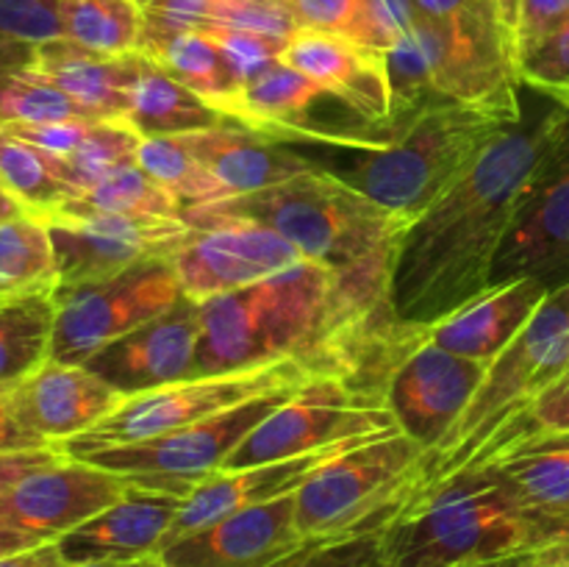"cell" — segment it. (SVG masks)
Returning <instances> with one entry per match:
<instances>
[{
  "label": "cell",
  "mask_w": 569,
  "mask_h": 567,
  "mask_svg": "<svg viewBox=\"0 0 569 567\" xmlns=\"http://www.w3.org/2000/svg\"><path fill=\"white\" fill-rule=\"evenodd\" d=\"M567 111L569 103L526 87L520 120L456 187L406 222L389 267V306L400 326H431L492 284L528 178Z\"/></svg>",
  "instance_id": "cell-1"
},
{
  "label": "cell",
  "mask_w": 569,
  "mask_h": 567,
  "mask_svg": "<svg viewBox=\"0 0 569 567\" xmlns=\"http://www.w3.org/2000/svg\"><path fill=\"white\" fill-rule=\"evenodd\" d=\"M569 526L528 509L492 465L417 487L383 528L389 567H456L531 554Z\"/></svg>",
  "instance_id": "cell-2"
},
{
  "label": "cell",
  "mask_w": 569,
  "mask_h": 567,
  "mask_svg": "<svg viewBox=\"0 0 569 567\" xmlns=\"http://www.w3.org/2000/svg\"><path fill=\"white\" fill-rule=\"evenodd\" d=\"M181 220L189 228L220 222L272 228L306 259L337 272L389 270L395 245L406 228L400 217L320 165L261 192L187 206Z\"/></svg>",
  "instance_id": "cell-3"
},
{
  "label": "cell",
  "mask_w": 569,
  "mask_h": 567,
  "mask_svg": "<svg viewBox=\"0 0 569 567\" xmlns=\"http://www.w3.org/2000/svg\"><path fill=\"white\" fill-rule=\"evenodd\" d=\"M383 59L392 122L433 100L481 106L511 122L522 117L526 83L498 0L445 20L420 17Z\"/></svg>",
  "instance_id": "cell-4"
},
{
  "label": "cell",
  "mask_w": 569,
  "mask_h": 567,
  "mask_svg": "<svg viewBox=\"0 0 569 567\" xmlns=\"http://www.w3.org/2000/svg\"><path fill=\"white\" fill-rule=\"evenodd\" d=\"M509 126L515 122L481 106L433 100L400 117L383 148L353 150L359 165L339 178L411 222L456 187Z\"/></svg>",
  "instance_id": "cell-5"
},
{
  "label": "cell",
  "mask_w": 569,
  "mask_h": 567,
  "mask_svg": "<svg viewBox=\"0 0 569 567\" xmlns=\"http://www.w3.org/2000/svg\"><path fill=\"white\" fill-rule=\"evenodd\" d=\"M569 370V281L548 292L531 320L509 348L487 367L481 389L453 426V431L428 454L420 487L453 476L470 465L483 445L515 420L542 389Z\"/></svg>",
  "instance_id": "cell-6"
},
{
  "label": "cell",
  "mask_w": 569,
  "mask_h": 567,
  "mask_svg": "<svg viewBox=\"0 0 569 567\" xmlns=\"http://www.w3.org/2000/svg\"><path fill=\"white\" fill-rule=\"evenodd\" d=\"M428 450L403 431L381 434L311 472L295 493L303 539L387 528L426 476Z\"/></svg>",
  "instance_id": "cell-7"
},
{
  "label": "cell",
  "mask_w": 569,
  "mask_h": 567,
  "mask_svg": "<svg viewBox=\"0 0 569 567\" xmlns=\"http://www.w3.org/2000/svg\"><path fill=\"white\" fill-rule=\"evenodd\" d=\"M311 378H317V372L298 359L270 361V365L248 367V370L198 372L183 381L131 395L100 426H94L83 437L64 442L61 450L76 454V450L109 448V445L148 442V439L164 437L178 428L192 426V422L209 420L220 411L248 404L261 395L298 389Z\"/></svg>",
  "instance_id": "cell-8"
},
{
  "label": "cell",
  "mask_w": 569,
  "mask_h": 567,
  "mask_svg": "<svg viewBox=\"0 0 569 567\" xmlns=\"http://www.w3.org/2000/svg\"><path fill=\"white\" fill-rule=\"evenodd\" d=\"M398 431L381 389L339 376H317L295 389L248 434L226 470L295 459L345 442Z\"/></svg>",
  "instance_id": "cell-9"
},
{
  "label": "cell",
  "mask_w": 569,
  "mask_h": 567,
  "mask_svg": "<svg viewBox=\"0 0 569 567\" xmlns=\"http://www.w3.org/2000/svg\"><path fill=\"white\" fill-rule=\"evenodd\" d=\"M295 389L261 395V398L220 411L209 420L192 422L187 428L148 439L137 445H109V448L76 450L72 459L92 461L103 470L117 472L131 487L187 498L200 481L226 470L228 459L237 454L248 434L283 404Z\"/></svg>",
  "instance_id": "cell-10"
},
{
  "label": "cell",
  "mask_w": 569,
  "mask_h": 567,
  "mask_svg": "<svg viewBox=\"0 0 569 567\" xmlns=\"http://www.w3.org/2000/svg\"><path fill=\"white\" fill-rule=\"evenodd\" d=\"M487 367L439 348L417 326H398L378 359L376 384L398 431L428 454L453 431L481 389Z\"/></svg>",
  "instance_id": "cell-11"
},
{
  "label": "cell",
  "mask_w": 569,
  "mask_h": 567,
  "mask_svg": "<svg viewBox=\"0 0 569 567\" xmlns=\"http://www.w3.org/2000/svg\"><path fill=\"white\" fill-rule=\"evenodd\" d=\"M187 298L170 259L139 261L103 281L59 287L50 359L83 365L114 339L167 315Z\"/></svg>",
  "instance_id": "cell-12"
},
{
  "label": "cell",
  "mask_w": 569,
  "mask_h": 567,
  "mask_svg": "<svg viewBox=\"0 0 569 567\" xmlns=\"http://www.w3.org/2000/svg\"><path fill=\"white\" fill-rule=\"evenodd\" d=\"M226 117L276 142H317L339 150H378L395 131V126H376L361 117L342 98L283 61L253 78L228 106Z\"/></svg>",
  "instance_id": "cell-13"
},
{
  "label": "cell",
  "mask_w": 569,
  "mask_h": 567,
  "mask_svg": "<svg viewBox=\"0 0 569 567\" xmlns=\"http://www.w3.org/2000/svg\"><path fill=\"white\" fill-rule=\"evenodd\" d=\"M517 276H539L550 287L569 281V111L528 178L520 209L495 261L492 284Z\"/></svg>",
  "instance_id": "cell-14"
},
{
  "label": "cell",
  "mask_w": 569,
  "mask_h": 567,
  "mask_svg": "<svg viewBox=\"0 0 569 567\" xmlns=\"http://www.w3.org/2000/svg\"><path fill=\"white\" fill-rule=\"evenodd\" d=\"M183 295L194 304L237 292L306 261L289 239L256 222H220L192 228L172 253Z\"/></svg>",
  "instance_id": "cell-15"
},
{
  "label": "cell",
  "mask_w": 569,
  "mask_h": 567,
  "mask_svg": "<svg viewBox=\"0 0 569 567\" xmlns=\"http://www.w3.org/2000/svg\"><path fill=\"white\" fill-rule=\"evenodd\" d=\"M128 487L117 472L64 454L0 495V526L53 543L117 504Z\"/></svg>",
  "instance_id": "cell-16"
},
{
  "label": "cell",
  "mask_w": 569,
  "mask_h": 567,
  "mask_svg": "<svg viewBox=\"0 0 569 567\" xmlns=\"http://www.w3.org/2000/svg\"><path fill=\"white\" fill-rule=\"evenodd\" d=\"M44 226L59 261V287L114 278L148 259H172L192 231L181 217H87Z\"/></svg>",
  "instance_id": "cell-17"
},
{
  "label": "cell",
  "mask_w": 569,
  "mask_h": 567,
  "mask_svg": "<svg viewBox=\"0 0 569 567\" xmlns=\"http://www.w3.org/2000/svg\"><path fill=\"white\" fill-rule=\"evenodd\" d=\"M200 306L183 298L176 309L114 339L83 367L131 398L198 376Z\"/></svg>",
  "instance_id": "cell-18"
},
{
  "label": "cell",
  "mask_w": 569,
  "mask_h": 567,
  "mask_svg": "<svg viewBox=\"0 0 569 567\" xmlns=\"http://www.w3.org/2000/svg\"><path fill=\"white\" fill-rule=\"evenodd\" d=\"M303 543L289 493L178 537L161 548L159 559L164 567H272Z\"/></svg>",
  "instance_id": "cell-19"
},
{
  "label": "cell",
  "mask_w": 569,
  "mask_h": 567,
  "mask_svg": "<svg viewBox=\"0 0 569 567\" xmlns=\"http://www.w3.org/2000/svg\"><path fill=\"white\" fill-rule=\"evenodd\" d=\"M9 395L22 426L53 448L92 431L126 400L89 367L56 359L44 361Z\"/></svg>",
  "instance_id": "cell-20"
},
{
  "label": "cell",
  "mask_w": 569,
  "mask_h": 567,
  "mask_svg": "<svg viewBox=\"0 0 569 567\" xmlns=\"http://www.w3.org/2000/svg\"><path fill=\"white\" fill-rule=\"evenodd\" d=\"M183 498L128 487L117 504L59 537L67 565H126L159 556Z\"/></svg>",
  "instance_id": "cell-21"
},
{
  "label": "cell",
  "mask_w": 569,
  "mask_h": 567,
  "mask_svg": "<svg viewBox=\"0 0 569 567\" xmlns=\"http://www.w3.org/2000/svg\"><path fill=\"white\" fill-rule=\"evenodd\" d=\"M550 289L553 287L539 276L509 278L487 287L442 320L417 328L439 348L489 367L526 328Z\"/></svg>",
  "instance_id": "cell-22"
},
{
  "label": "cell",
  "mask_w": 569,
  "mask_h": 567,
  "mask_svg": "<svg viewBox=\"0 0 569 567\" xmlns=\"http://www.w3.org/2000/svg\"><path fill=\"white\" fill-rule=\"evenodd\" d=\"M356 445L359 442H345L333 445V448L315 450V454L295 456V459L267 461V465H250L237 467V470L214 472V476L200 481L181 500L164 545L176 543L178 537H187V534L198 531V528L211 526V523L222 520V517L233 515V511H242L256 504H267V500H276L281 495L298 493V487L311 472H317L322 465H328V461L342 456L345 450L356 448Z\"/></svg>",
  "instance_id": "cell-23"
},
{
  "label": "cell",
  "mask_w": 569,
  "mask_h": 567,
  "mask_svg": "<svg viewBox=\"0 0 569 567\" xmlns=\"http://www.w3.org/2000/svg\"><path fill=\"white\" fill-rule=\"evenodd\" d=\"M283 64L309 76L376 126L392 128V89L387 59L337 33L298 31L287 42Z\"/></svg>",
  "instance_id": "cell-24"
},
{
  "label": "cell",
  "mask_w": 569,
  "mask_h": 567,
  "mask_svg": "<svg viewBox=\"0 0 569 567\" xmlns=\"http://www.w3.org/2000/svg\"><path fill=\"white\" fill-rule=\"evenodd\" d=\"M181 139L206 167L222 198L261 192L317 167L306 156L287 150L283 142L250 131L233 120L206 131L181 133Z\"/></svg>",
  "instance_id": "cell-25"
},
{
  "label": "cell",
  "mask_w": 569,
  "mask_h": 567,
  "mask_svg": "<svg viewBox=\"0 0 569 567\" xmlns=\"http://www.w3.org/2000/svg\"><path fill=\"white\" fill-rule=\"evenodd\" d=\"M142 59V53H94L61 37L33 44L31 67L64 89L92 120H126Z\"/></svg>",
  "instance_id": "cell-26"
},
{
  "label": "cell",
  "mask_w": 569,
  "mask_h": 567,
  "mask_svg": "<svg viewBox=\"0 0 569 567\" xmlns=\"http://www.w3.org/2000/svg\"><path fill=\"white\" fill-rule=\"evenodd\" d=\"M470 465H492L528 509L569 526V434L520 437Z\"/></svg>",
  "instance_id": "cell-27"
},
{
  "label": "cell",
  "mask_w": 569,
  "mask_h": 567,
  "mask_svg": "<svg viewBox=\"0 0 569 567\" xmlns=\"http://www.w3.org/2000/svg\"><path fill=\"white\" fill-rule=\"evenodd\" d=\"M126 122L142 139L148 137H181V133L206 131L228 122L214 106L183 87L159 61L142 59L137 83L131 89Z\"/></svg>",
  "instance_id": "cell-28"
},
{
  "label": "cell",
  "mask_w": 569,
  "mask_h": 567,
  "mask_svg": "<svg viewBox=\"0 0 569 567\" xmlns=\"http://www.w3.org/2000/svg\"><path fill=\"white\" fill-rule=\"evenodd\" d=\"M0 187L22 215L42 222L78 195L67 178L64 159L28 142L9 126H0Z\"/></svg>",
  "instance_id": "cell-29"
},
{
  "label": "cell",
  "mask_w": 569,
  "mask_h": 567,
  "mask_svg": "<svg viewBox=\"0 0 569 567\" xmlns=\"http://www.w3.org/2000/svg\"><path fill=\"white\" fill-rule=\"evenodd\" d=\"M59 289L50 228L31 215L0 220V306Z\"/></svg>",
  "instance_id": "cell-30"
},
{
  "label": "cell",
  "mask_w": 569,
  "mask_h": 567,
  "mask_svg": "<svg viewBox=\"0 0 569 567\" xmlns=\"http://www.w3.org/2000/svg\"><path fill=\"white\" fill-rule=\"evenodd\" d=\"M181 200L133 161L81 189L44 222L87 217H181Z\"/></svg>",
  "instance_id": "cell-31"
},
{
  "label": "cell",
  "mask_w": 569,
  "mask_h": 567,
  "mask_svg": "<svg viewBox=\"0 0 569 567\" xmlns=\"http://www.w3.org/2000/svg\"><path fill=\"white\" fill-rule=\"evenodd\" d=\"M53 326V295L0 306V392L14 389L50 359Z\"/></svg>",
  "instance_id": "cell-32"
},
{
  "label": "cell",
  "mask_w": 569,
  "mask_h": 567,
  "mask_svg": "<svg viewBox=\"0 0 569 567\" xmlns=\"http://www.w3.org/2000/svg\"><path fill=\"white\" fill-rule=\"evenodd\" d=\"M176 81L192 89L198 98L214 106L226 117L228 106L239 98L244 89L242 78L231 67L228 56L222 53L220 44L206 31H187L167 42L159 53L153 56Z\"/></svg>",
  "instance_id": "cell-33"
},
{
  "label": "cell",
  "mask_w": 569,
  "mask_h": 567,
  "mask_svg": "<svg viewBox=\"0 0 569 567\" xmlns=\"http://www.w3.org/2000/svg\"><path fill=\"white\" fill-rule=\"evenodd\" d=\"M64 39L106 56L139 53V0H67L61 9Z\"/></svg>",
  "instance_id": "cell-34"
},
{
  "label": "cell",
  "mask_w": 569,
  "mask_h": 567,
  "mask_svg": "<svg viewBox=\"0 0 569 567\" xmlns=\"http://www.w3.org/2000/svg\"><path fill=\"white\" fill-rule=\"evenodd\" d=\"M137 165L159 181L167 192L176 195L181 206H200L222 200V192L198 156L187 148L181 137H148L137 150Z\"/></svg>",
  "instance_id": "cell-35"
},
{
  "label": "cell",
  "mask_w": 569,
  "mask_h": 567,
  "mask_svg": "<svg viewBox=\"0 0 569 567\" xmlns=\"http://www.w3.org/2000/svg\"><path fill=\"white\" fill-rule=\"evenodd\" d=\"M64 120H92V117L31 64L9 78L0 100V126H44V122Z\"/></svg>",
  "instance_id": "cell-36"
},
{
  "label": "cell",
  "mask_w": 569,
  "mask_h": 567,
  "mask_svg": "<svg viewBox=\"0 0 569 567\" xmlns=\"http://www.w3.org/2000/svg\"><path fill=\"white\" fill-rule=\"evenodd\" d=\"M139 145L142 137L126 120H98L78 150L64 159L67 178L76 192H81L109 172L133 165Z\"/></svg>",
  "instance_id": "cell-37"
},
{
  "label": "cell",
  "mask_w": 569,
  "mask_h": 567,
  "mask_svg": "<svg viewBox=\"0 0 569 567\" xmlns=\"http://www.w3.org/2000/svg\"><path fill=\"white\" fill-rule=\"evenodd\" d=\"M272 567H389L383 528L328 539H306L295 554Z\"/></svg>",
  "instance_id": "cell-38"
},
{
  "label": "cell",
  "mask_w": 569,
  "mask_h": 567,
  "mask_svg": "<svg viewBox=\"0 0 569 567\" xmlns=\"http://www.w3.org/2000/svg\"><path fill=\"white\" fill-rule=\"evenodd\" d=\"M142 39L139 53L153 59L167 42L187 31H203L211 22L214 0H139Z\"/></svg>",
  "instance_id": "cell-39"
},
{
  "label": "cell",
  "mask_w": 569,
  "mask_h": 567,
  "mask_svg": "<svg viewBox=\"0 0 569 567\" xmlns=\"http://www.w3.org/2000/svg\"><path fill=\"white\" fill-rule=\"evenodd\" d=\"M531 434H569V370L561 378H556L548 389H542L515 420L506 422V426L483 445V450L476 459L492 454L500 445H509L520 437H531Z\"/></svg>",
  "instance_id": "cell-40"
},
{
  "label": "cell",
  "mask_w": 569,
  "mask_h": 567,
  "mask_svg": "<svg viewBox=\"0 0 569 567\" xmlns=\"http://www.w3.org/2000/svg\"><path fill=\"white\" fill-rule=\"evenodd\" d=\"M517 59L569 26V0H498Z\"/></svg>",
  "instance_id": "cell-41"
},
{
  "label": "cell",
  "mask_w": 569,
  "mask_h": 567,
  "mask_svg": "<svg viewBox=\"0 0 569 567\" xmlns=\"http://www.w3.org/2000/svg\"><path fill=\"white\" fill-rule=\"evenodd\" d=\"M209 26L264 33L283 42H289L300 31L287 0H214Z\"/></svg>",
  "instance_id": "cell-42"
},
{
  "label": "cell",
  "mask_w": 569,
  "mask_h": 567,
  "mask_svg": "<svg viewBox=\"0 0 569 567\" xmlns=\"http://www.w3.org/2000/svg\"><path fill=\"white\" fill-rule=\"evenodd\" d=\"M67 0H0V42L42 44L61 39Z\"/></svg>",
  "instance_id": "cell-43"
},
{
  "label": "cell",
  "mask_w": 569,
  "mask_h": 567,
  "mask_svg": "<svg viewBox=\"0 0 569 567\" xmlns=\"http://www.w3.org/2000/svg\"><path fill=\"white\" fill-rule=\"evenodd\" d=\"M211 39L222 48V53L228 56L231 67L237 70V76L242 78V83L248 87L253 78H259L261 72L270 70L272 64H278L287 50L283 39L264 37V33L253 31H239V28H220L209 26L203 28Z\"/></svg>",
  "instance_id": "cell-44"
},
{
  "label": "cell",
  "mask_w": 569,
  "mask_h": 567,
  "mask_svg": "<svg viewBox=\"0 0 569 567\" xmlns=\"http://www.w3.org/2000/svg\"><path fill=\"white\" fill-rule=\"evenodd\" d=\"M520 78L528 89L569 103V26L522 56Z\"/></svg>",
  "instance_id": "cell-45"
},
{
  "label": "cell",
  "mask_w": 569,
  "mask_h": 567,
  "mask_svg": "<svg viewBox=\"0 0 569 567\" xmlns=\"http://www.w3.org/2000/svg\"><path fill=\"white\" fill-rule=\"evenodd\" d=\"M300 31L337 33L359 42L367 0H287Z\"/></svg>",
  "instance_id": "cell-46"
},
{
  "label": "cell",
  "mask_w": 569,
  "mask_h": 567,
  "mask_svg": "<svg viewBox=\"0 0 569 567\" xmlns=\"http://www.w3.org/2000/svg\"><path fill=\"white\" fill-rule=\"evenodd\" d=\"M420 20L415 0H367L365 26H361L359 44L376 53H387Z\"/></svg>",
  "instance_id": "cell-47"
},
{
  "label": "cell",
  "mask_w": 569,
  "mask_h": 567,
  "mask_svg": "<svg viewBox=\"0 0 569 567\" xmlns=\"http://www.w3.org/2000/svg\"><path fill=\"white\" fill-rule=\"evenodd\" d=\"M98 120H64V122H44V126H9L11 131L20 133L28 142L39 145L48 153L67 159L72 150H78V145L87 139V133L92 131V126Z\"/></svg>",
  "instance_id": "cell-48"
},
{
  "label": "cell",
  "mask_w": 569,
  "mask_h": 567,
  "mask_svg": "<svg viewBox=\"0 0 569 567\" xmlns=\"http://www.w3.org/2000/svg\"><path fill=\"white\" fill-rule=\"evenodd\" d=\"M37 448H53L44 445L42 439L33 437L22 420L17 417L14 404H11L9 392H0V456L17 454V450H37Z\"/></svg>",
  "instance_id": "cell-49"
},
{
  "label": "cell",
  "mask_w": 569,
  "mask_h": 567,
  "mask_svg": "<svg viewBox=\"0 0 569 567\" xmlns=\"http://www.w3.org/2000/svg\"><path fill=\"white\" fill-rule=\"evenodd\" d=\"M64 456L61 448H37V450H17V454L0 456V495L9 487H14L20 478H26L28 472H33L37 467L48 465V461Z\"/></svg>",
  "instance_id": "cell-50"
},
{
  "label": "cell",
  "mask_w": 569,
  "mask_h": 567,
  "mask_svg": "<svg viewBox=\"0 0 569 567\" xmlns=\"http://www.w3.org/2000/svg\"><path fill=\"white\" fill-rule=\"evenodd\" d=\"M0 567H70L61 556L59 543H42L37 548L20 550V554L0 556Z\"/></svg>",
  "instance_id": "cell-51"
},
{
  "label": "cell",
  "mask_w": 569,
  "mask_h": 567,
  "mask_svg": "<svg viewBox=\"0 0 569 567\" xmlns=\"http://www.w3.org/2000/svg\"><path fill=\"white\" fill-rule=\"evenodd\" d=\"M33 44H17V42H0V100H3L6 83L17 70L31 64Z\"/></svg>",
  "instance_id": "cell-52"
},
{
  "label": "cell",
  "mask_w": 569,
  "mask_h": 567,
  "mask_svg": "<svg viewBox=\"0 0 569 567\" xmlns=\"http://www.w3.org/2000/svg\"><path fill=\"white\" fill-rule=\"evenodd\" d=\"M478 3H481V0H415L420 17H428V20H445V17H456Z\"/></svg>",
  "instance_id": "cell-53"
},
{
  "label": "cell",
  "mask_w": 569,
  "mask_h": 567,
  "mask_svg": "<svg viewBox=\"0 0 569 567\" xmlns=\"http://www.w3.org/2000/svg\"><path fill=\"white\" fill-rule=\"evenodd\" d=\"M42 543H44V539L33 537V534H26V531H17V528L0 526V556L20 554V550L37 548V545H42Z\"/></svg>",
  "instance_id": "cell-54"
},
{
  "label": "cell",
  "mask_w": 569,
  "mask_h": 567,
  "mask_svg": "<svg viewBox=\"0 0 569 567\" xmlns=\"http://www.w3.org/2000/svg\"><path fill=\"white\" fill-rule=\"evenodd\" d=\"M456 567H533V550H531V554L506 556V559L478 561V565H456Z\"/></svg>",
  "instance_id": "cell-55"
},
{
  "label": "cell",
  "mask_w": 569,
  "mask_h": 567,
  "mask_svg": "<svg viewBox=\"0 0 569 567\" xmlns=\"http://www.w3.org/2000/svg\"><path fill=\"white\" fill-rule=\"evenodd\" d=\"M17 215H22L20 206H17L14 200L6 195V189L0 187V220H9V217H17Z\"/></svg>",
  "instance_id": "cell-56"
},
{
  "label": "cell",
  "mask_w": 569,
  "mask_h": 567,
  "mask_svg": "<svg viewBox=\"0 0 569 567\" xmlns=\"http://www.w3.org/2000/svg\"><path fill=\"white\" fill-rule=\"evenodd\" d=\"M70 567H164L161 565L159 556H153V559H142V561H126V565H70Z\"/></svg>",
  "instance_id": "cell-57"
}]
</instances>
